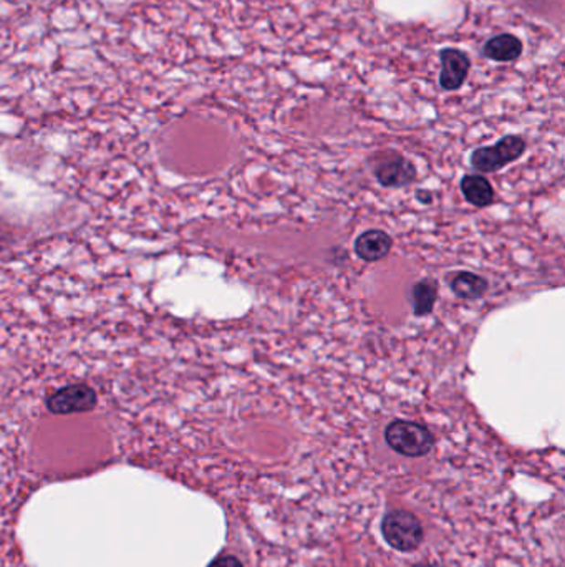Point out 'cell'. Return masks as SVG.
<instances>
[{"label": "cell", "instance_id": "6da1fadb", "mask_svg": "<svg viewBox=\"0 0 565 567\" xmlns=\"http://www.w3.org/2000/svg\"><path fill=\"white\" fill-rule=\"evenodd\" d=\"M385 441L398 455L420 458L433 450L434 436L424 425L408 420H393L386 426Z\"/></svg>", "mask_w": 565, "mask_h": 567}, {"label": "cell", "instance_id": "7a4b0ae2", "mask_svg": "<svg viewBox=\"0 0 565 567\" xmlns=\"http://www.w3.org/2000/svg\"><path fill=\"white\" fill-rule=\"evenodd\" d=\"M382 534L388 546L400 552H412L420 548L424 538L422 522L410 511L395 509L382 521Z\"/></svg>", "mask_w": 565, "mask_h": 567}, {"label": "cell", "instance_id": "3957f363", "mask_svg": "<svg viewBox=\"0 0 565 567\" xmlns=\"http://www.w3.org/2000/svg\"><path fill=\"white\" fill-rule=\"evenodd\" d=\"M524 152H526L524 138L519 135H507L493 146H483L475 150L469 162L477 172H499L509 163L519 160Z\"/></svg>", "mask_w": 565, "mask_h": 567}, {"label": "cell", "instance_id": "277c9868", "mask_svg": "<svg viewBox=\"0 0 565 567\" xmlns=\"http://www.w3.org/2000/svg\"><path fill=\"white\" fill-rule=\"evenodd\" d=\"M97 394L85 383L58 388L47 398L48 412L55 415L87 414L97 406Z\"/></svg>", "mask_w": 565, "mask_h": 567}, {"label": "cell", "instance_id": "5b68a950", "mask_svg": "<svg viewBox=\"0 0 565 567\" xmlns=\"http://www.w3.org/2000/svg\"><path fill=\"white\" fill-rule=\"evenodd\" d=\"M378 183L385 188H403L416 178V168L396 152L382 154L373 166Z\"/></svg>", "mask_w": 565, "mask_h": 567}, {"label": "cell", "instance_id": "8992f818", "mask_svg": "<svg viewBox=\"0 0 565 567\" xmlns=\"http://www.w3.org/2000/svg\"><path fill=\"white\" fill-rule=\"evenodd\" d=\"M440 60L441 89L446 91L459 90L465 85L469 70H471L469 57L459 48L446 47L440 52Z\"/></svg>", "mask_w": 565, "mask_h": 567}, {"label": "cell", "instance_id": "52a82bcc", "mask_svg": "<svg viewBox=\"0 0 565 567\" xmlns=\"http://www.w3.org/2000/svg\"><path fill=\"white\" fill-rule=\"evenodd\" d=\"M393 239L385 231L370 229L355 239V254L361 261L377 262L392 252Z\"/></svg>", "mask_w": 565, "mask_h": 567}, {"label": "cell", "instance_id": "ba28073f", "mask_svg": "<svg viewBox=\"0 0 565 567\" xmlns=\"http://www.w3.org/2000/svg\"><path fill=\"white\" fill-rule=\"evenodd\" d=\"M522 50L524 46L520 38L512 34L491 37L483 46V55L493 62H514L522 55Z\"/></svg>", "mask_w": 565, "mask_h": 567}, {"label": "cell", "instance_id": "9c48e42d", "mask_svg": "<svg viewBox=\"0 0 565 567\" xmlns=\"http://www.w3.org/2000/svg\"><path fill=\"white\" fill-rule=\"evenodd\" d=\"M461 193L476 207L489 206L494 201L493 184L481 174H466L461 180Z\"/></svg>", "mask_w": 565, "mask_h": 567}, {"label": "cell", "instance_id": "30bf717a", "mask_svg": "<svg viewBox=\"0 0 565 567\" xmlns=\"http://www.w3.org/2000/svg\"><path fill=\"white\" fill-rule=\"evenodd\" d=\"M438 299V282L434 279H423L413 286V312L418 317L433 312Z\"/></svg>", "mask_w": 565, "mask_h": 567}, {"label": "cell", "instance_id": "8fae6325", "mask_svg": "<svg viewBox=\"0 0 565 567\" xmlns=\"http://www.w3.org/2000/svg\"><path fill=\"white\" fill-rule=\"evenodd\" d=\"M487 282L481 276L463 270L451 280V290L461 299H479L485 296Z\"/></svg>", "mask_w": 565, "mask_h": 567}, {"label": "cell", "instance_id": "7c38bea8", "mask_svg": "<svg viewBox=\"0 0 565 567\" xmlns=\"http://www.w3.org/2000/svg\"><path fill=\"white\" fill-rule=\"evenodd\" d=\"M207 567H244L243 562L235 556H221L214 559Z\"/></svg>", "mask_w": 565, "mask_h": 567}, {"label": "cell", "instance_id": "4fadbf2b", "mask_svg": "<svg viewBox=\"0 0 565 567\" xmlns=\"http://www.w3.org/2000/svg\"><path fill=\"white\" fill-rule=\"evenodd\" d=\"M416 198L420 199L423 205H430L431 201H433V196H431L428 191H424V189L416 193Z\"/></svg>", "mask_w": 565, "mask_h": 567}, {"label": "cell", "instance_id": "5bb4252c", "mask_svg": "<svg viewBox=\"0 0 565 567\" xmlns=\"http://www.w3.org/2000/svg\"><path fill=\"white\" fill-rule=\"evenodd\" d=\"M416 567H441V566H416Z\"/></svg>", "mask_w": 565, "mask_h": 567}]
</instances>
